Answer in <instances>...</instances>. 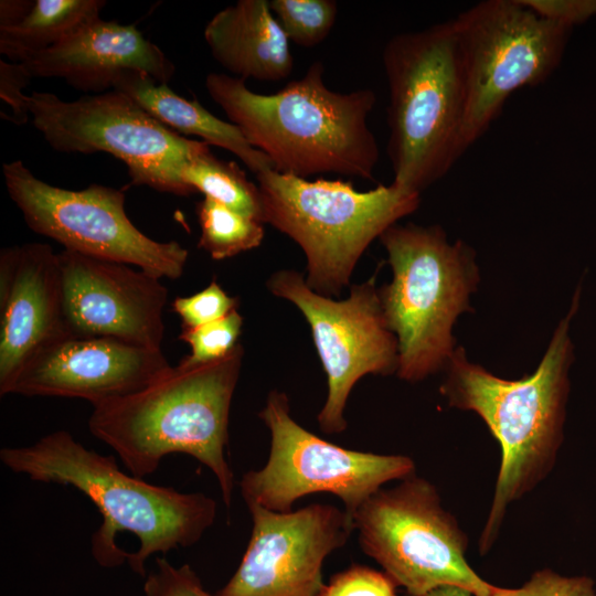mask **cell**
Listing matches in <instances>:
<instances>
[{
    "instance_id": "cell-30",
    "label": "cell",
    "mask_w": 596,
    "mask_h": 596,
    "mask_svg": "<svg viewBox=\"0 0 596 596\" xmlns=\"http://www.w3.org/2000/svg\"><path fill=\"white\" fill-rule=\"evenodd\" d=\"M32 76L21 62L9 63L0 60V97L13 113L9 119L21 125L29 118L26 105L28 95L23 89L29 85Z\"/></svg>"
},
{
    "instance_id": "cell-14",
    "label": "cell",
    "mask_w": 596,
    "mask_h": 596,
    "mask_svg": "<svg viewBox=\"0 0 596 596\" xmlns=\"http://www.w3.org/2000/svg\"><path fill=\"white\" fill-rule=\"evenodd\" d=\"M247 507L249 542L216 596H319L324 560L347 543L354 531L352 517L322 503L287 512Z\"/></svg>"
},
{
    "instance_id": "cell-21",
    "label": "cell",
    "mask_w": 596,
    "mask_h": 596,
    "mask_svg": "<svg viewBox=\"0 0 596 596\" xmlns=\"http://www.w3.org/2000/svg\"><path fill=\"white\" fill-rule=\"evenodd\" d=\"M103 0H35L18 24L0 29V52L13 62L50 49L100 18Z\"/></svg>"
},
{
    "instance_id": "cell-3",
    "label": "cell",
    "mask_w": 596,
    "mask_h": 596,
    "mask_svg": "<svg viewBox=\"0 0 596 596\" xmlns=\"http://www.w3.org/2000/svg\"><path fill=\"white\" fill-rule=\"evenodd\" d=\"M323 74V64L313 62L273 94L255 93L222 73L207 74L205 87L274 170L305 179L320 173L372 179L380 150L368 117L376 95L369 88L332 91Z\"/></svg>"
},
{
    "instance_id": "cell-11",
    "label": "cell",
    "mask_w": 596,
    "mask_h": 596,
    "mask_svg": "<svg viewBox=\"0 0 596 596\" xmlns=\"http://www.w3.org/2000/svg\"><path fill=\"white\" fill-rule=\"evenodd\" d=\"M453 20L467 78V150L501 114L511 94L553 74L571 29L541 18L521 0L481 1Z\"/></svg>"
},
{
    "instance_id": "cell-13",
    "label": "cell",
    "mask_w": 596,
    "mask_h": 596,
    "mask_svg": "<svg viewBox=\"0 0 596 596\" xmlns=\"http://www.w3.org/2000/svg\"><path fill=\"white\" fill-rule=\"evenodd\" d=\"M267 288L292 302L311 329L328 379L327 400L318 414L320 429L344 432V408L355 383L366 374L390 375L398 369V341L386 323L375 276L352 285L343 300L317 294L292 269L274 273Z\"/></svg>"
},
{
    "instance_id": "cell-17",
    "label": "cell",
    "mask_w": 596,
    "mask_h": 596,
    "mask_svg": "<svg viewBox=\"0 0 596 596\" xmlns=\"http://www.w3.org/2000/svg\"><path fill=\"white\" fill-rule=\"evenodd\" d=\"M66 337L57 253L42 243L1 249L0 395L38 351Z\"/></svg>"
},
{
    "instance_id": "cell-22",
    "label": "cell",
    "mask_w": 596,
    "mask_h": 596,
    "mask_svg": "<svg viewBox=\"0 0 596 596\" xmlns=\"http://www.w3.org/2000/svg\"><path fill=\"white\" fill-rule=\"evenodd\" d=\"M180 178L194 193L201 192L206 198L264 223L258 185L247 179L236 162L216 158L210 147L181 169Z\"/></svg>"
},
{
    "instance_id": "cell-9",
    "label": "cell",
    "mask_w": 596,
    "mask_h": 596,
    "mask_svg": "<svg viewBox=\"0 0 596 596\" xmlns=\"http://www.w3.org/2000/svg\"><path fill=\"white\" fill-rule=\"evenodd\" d=\"M26 105L32 124L56 151L107 152L126 164L135 185L184 196L194 193L180 172L210 145L181 137L124 93L110 89L66 102L33 92Z\"/></svg>"
},
{
    "instance_id": "cell-18",
    "label": "cell",
    "mask_w": 596,
    "mask_h": 596,
    "mask_svg": "<svg viewBox=\"0 0 596 596\" xmlns=\"http://www.w3.org/2000/svg\"><path fill=\"white\" fill-rule=\"evenodd\" d=\"M21 63L32 77L62 78L76 89L97 94L111 89L123 70L141 71L163 84L174 75L172 62L135 24L102 18Z\"/></svg>"
},
{
    "instance_id": "cell-28",
    "label": "cell",
    "mask_w": 596,
    "mask_h": 596,
    "mask_svg": "<svg viewBox=\"0 0 596 596\" xmlns=\"http://www.w3.org/2000/svg\"><path fill=\"white\" fill-rule=\"evenodd\" d=\"M145 596H213L206 592L189 564L172 565L166 557H156V570L143 582Z\"/></svg>"
},
{
    "instance_id": "cell-26",
    "label": "cell",
    "mask_w": 596,
    "mask_h": 596,
    "mask_svg": "<svg viewBox=\"0 0 596 596\" xmlns=\"http://www.w3.org/2000/svg\"><path fill=\"white\" fill-rule=\"evenodd\" d=\"M238 299L226 294L216 280L203 290L173 300L172 310L181 320V330L217 321L237 310Z\"/></svg>"
},
{
    "instance_id": "cell-33",
    "label": "cell",
    "mask_w": 596,
    "mask_h": 596,
    "mask_svg": "<svg viewBox=\"0 0 596 596\" xmlns=\"http://www.w3.org/2000/svg\"><path fill=\"white\" fill-rule=\"evenodd\" d=\"M406 596H475L471 592L459 586H440L422 595Z\"/></svg>"
},
{
    "instance_id": "cell-10",
    "label": "cell",
    "mask_w": 596,
    "mask_h": 596,
    "mask_svg": "<svg viewBox=\"0 0 596 596\" xmlns=\"http://www.w3.org/2000/svg\"><path fill=\"white\" fill-rule=\"evenodd\" d=\"M258 416L269 429L270 450L263 468L241 479L247 505L287 512L301 497L327 492L337 496L353 519L383 485L415 475L408 456L347 449L310 433L291 417L284 392L272 391Z\"/></svg>"
},
{
    "instance_id": "cell-16",
    "label": "cell",
    "mask_w": 596,
    "mask_h": 596,
    "mask_svg": "<svg viewBox=\"0 0 596 596\" xmlns=\"http://www.w3.org/2000/svg\"><path fill=\"white\" fill-rule=\"evenodd\" d=\"M171 369L161 349L109 338L66 337L26 362L10 394L83 398L94 406L136 393Z\"/></svg>"
},
{
    "instance_id": "cell-20",
    "label": "cell",
    "mask_w": 596,
    "mask_h": 596,
    "mask_svg": "<svg viewBox=\"0 0 596 596\" xmlns=\"http://www.w3.org/2000/svg\"><path fill=\"white\" fill-rule=\"evenodd\" d=\"M111 89L129 96L171 130L201 137L207 145L234 153L256 175L273 169L268 158L247 141L237 126L215 117L199 102L179 96L167 84L141 71L123 70Z\"/></svg>"
},
{
    "instance_id": "cell-24",
    "label": "cell",
    "mask_w": 596,
    "mask_h": 596,
    "mask_svg": "<svg viewBox=\"0 0 596 596\" xmlns=\"http://www.w3.org/2000/svg\"><path fill=\"white\" fill-rule=\"evenodd\" d=\"M269 6L289 42L302 47L323 42L338 15L333 0H272Z\"/></svg>"
},
{
    "instance_id": "cell-4",
    "label": "cell",
    "mask_w": 596,
    "mask_h": 596,
    "mask_svg": "<svg viewBox=\"0 0 596 596\" xmlns=\"http://www.w3.org/2000/svg\"><path fill=\"white\" fill-rule=\"evenodd\" d=\"M244 349L194 366H173L149 386L93 406L92 435L111 447L129 472L145 478L161 460L187 454L215 476L230 507L234 475L225 457L228 416Z\"/></svg>"
},
{
    "instance_id": "cell-19",
    "label": "cell",
    "mask_w": 596,
    "mask_h": 596,
    "mask_svg": "<svg viewBox=\"0 0 596 596\" xmlns=\"http://www.w3.org/2000/svg\"><path fill=\"white\" fill-rule=\"evenodd\" d=\"M204 39L214 60L234 77L276 82L292 72L289 40L267 0H240L219 11Z\"/></svg>"
},
{
    "instance_id": "cell-23",
    "label": "cell",
    "mask_w": 596,
    "mask_h": 596,
    "mask_svg": "<svg viewBox=\"0 0 596 596\" xmlns=\"http://www.w3.org/2000/svg\"><path fill=\"white\" fill-rule=\"evenodd\" d=\"M196 215L201 227L198 246L215 260L253 249L264 240V223L210 198L196 204Z\"/></svg>"
},
{
    "instance_id": "cell-29",
    "label": "cell",
    "mask_w": 596,
    "mask_h": 596,
    "mask_svg": "<svg viewBox=\"0 0 596 596\" xmlns=\"http://www.w3.org/2000/svg\"><path fill=\"white\" fill-rule=\"evenodd\" d=\"M396 587L385 572L353 565L324 584L319 596H396Z\"/></svg>"
},
{
    "instance_id": "cell-15",
    "label": "cell",
    "mask_w": 596,
    "mask_h": 596,
    "mask_svg": "<svg viewBox=\"0 0 596 596\" xmlns=\"http://www.w3.org/2000/svg\"><path fill=\"white\" fill-rule=\"evenodd\" d=\"M70 337L109 338L161 349L168 291L140 268L73 251L57 253Z\"/></svg>"
},
{
    "instance_id": "cell-8",
    "label": "cell",
    "mask_w": 596,
    "mask_h": 596,
    "mask_svg": "<svg viewBox=\"0 0 596 596\" xmlns=\"http://www.w3.org/2000/svg\"><path fill=\"white\" fill-rule=\"evenodd\" d=\"M381 488L353 514L360 546L407 595L459 586L491 596L497 586L466 558L468 536L444 508L436 487L412 475Z\"/></svg>"
},
{
    "instance_id": "cell-32",
    "label": "cell",
    "mask_w": 596,
    "mask_h": 596,
    "mask_svg": "<svg viewBox=\"0 0 596 596\" xmlns=\"http://www.w3.org/2000/svg\"><path fill=\"white\" fill-rule=\"evenodd\" d=\"M34 1L2 0L0 2V29L9 28L22 21L32 10Z\"/></svg>"
},
{
    "instance_id": "cell-5",
    "label": "cell",
    "mask_w": 596,
    "mask_h": 596,
    "mask_svg": "<svg viewBox=\"0 0 596 596\" xmlns=\"http://www.w3.org/2000/svg\"><path fill=\"white\" fill-rule=\"evenodd\" d=\"M382 62L392 184L421 194L466 151L467 78L454 20L392 36Z\"/></svg>"
},
{
    "instance_id": "cell-2",
    "label": "cell",
    "mask_w": 596,
    "mask_h": 596,
    "mask_svg": "<svg viewBox=\"0 0 596 596\" xmlns=\"http://www.w3.org/2000/svg\"><path fill=\"white\" fill-rule=\"evenodd\" d=\"M579 298L581 287L532 374L501 379L471 363L462 348L455 350L445 369L440 393L449 406L476 413L501 450L493 498L479 539L482 555L494 544L509 507L539 486L555 465L564 438L568 371L574 360L570 324Z\"/></svg>"
},
{
    "instance_id": "cell-6",
    "label": "cell",
    "mask_w": 596,
    "mask_h": 596,
    "mask_svg": "<svg viewBox=\"0 0 596 596\" xmlns=\"http://www.w3.org/2000/svg\"><path fill=\"white\" fill-rule=\"evenodd\" d=\"M380 241L393 273L379 295L398 341L396 374L417 382L446 369L456 350L453 326L470 309L479 280L476 254L461 241L449 243L439 225L396 223Z\"/></svg>"
},
{
    "instance_id": "cell-27",
    "label": "cell",
    "mask_w": 596,
    "mask_h": 596,
    "mask_svg": "<svg viewBox=\"0 0 596 596\" xmlns=\"http://www.w3.org/2000/svg\"><path fill=\"white\" fill-rule=\"evenodd\" d=\"M491 596H596L594 581L588 576H563L550 568L532 574L518 588L498 587Z\"/></svg>"
},
{
    "instance_id": "cell-12",
    "label": "cell",
    "mask_w": 596,
    "mask_h": 596,
    "mask_svg": "<svg viewBox=\"0 0 596 596\" xmlns=\"http://www.w3.org/2000/svg\"><path fill=\"white\" fill-rule=\"evenodd\" d=\"M4 183L28 226L64 249L178 279L189 252L175 241L158 242L137 228L125 211V192L100 184L67 190L38 179L22 161L3 163Z\"/></svg>"
},
{
    "instance_id": "cell-7",
    "label": "cell",
    "mask_w": 596,
    "mask_h": 596,
    "mask_svg": "<svg viewBox=\"0 0 596 596\" xmlns=\"http://www.w3.org/2000/svg\"><path fill=\"white\" fill-rule=\"evenodd\" d=\"M256 178L264 224L301 247L306 284L327 297L340 295L370 244L421 202V194L392 183L358 191L351 182L307 180L274 169Z\"/></svg>"
},
{
    "instance_id": "cell-25",
    "label": "cell",
    "mask_w": 596,
    "mask_h": 596,
    "mask_svg": "<svg viewBox=\"0 0 596 596\" xmlns=\"http://www.w3.org/2000/svg\"><path fill=\"white\" fill-rule=\"evenodd\" d=\"M243 317L237 310L228 316L190 330H181L179 339L189 344L191 352L178 364L194 366L211 363L228 355L240 343Z\"/></svg>"
},
{
    "instance_id": "cell-31",
    "label": "cell",
    "mask_w": 596,
    "mask_h": 596,
    "mask_svg": "<svg viewBox=\"0 0 596 596\" xmlns=\"http://www.w3.org/2000/svg\"><path fill=\"white\" fill-rule=\"evenodd\" d=\"M538 15L568 29L596 17V0H521Z\"/></svg>"
},
{
    "instance_id": "cell-1",
    "label": "cell",
    "mask_w": 596,
    "mask_h": 596,
    "mask_svg": "<svg viewBox=\"0 0 596 596\" xmlns=\"http://www.w3.org/2000/svg\"><path fill=\"white\" fill-rule=\"evenodd\" d=\"M0 460L34 481L72 486L102 514L91 551L104 567L128 563L146 577L155 554L195 544L214 523L217 504L202 492H180L124 472L111 456L78 443L66 430L53 432L24 447H4Z\"/></svg>"
}]
</instances>
